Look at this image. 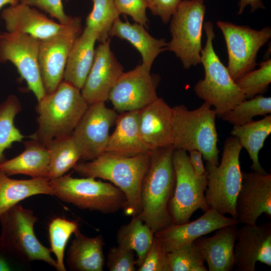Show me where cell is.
Segmentation results:
<instances>
[{
  "label": "cell",
  "instance_id": "obj_5",
  "mask_svg": "<svg viewBox=\"0 0 271 271\" xmlns=\"http://www.w3.org/2000/svg\"><path fill=\"white\" fill-rule=\"evenodd\" d=\"M203 28L207 39L201 51V63L205 77L196 84L194 91L199 98L214 106L216 116L220 117L246 98L214 50L215 33L212 23L205 22Z\"/></svg>",
  "mask_w": 271,
  "mask_h": 271
},
{
  "label": "cell",
  "instance_id": "obj_32",
  "mask_svg": "<svg viewBox=\"0 0 271 271\" xmlns=\"http://www.w3.org/2000/svg\"><path fill=\"white\" fill-rule=\"evenodd\" d=\"M21 110V104L15 95H9L0 103V164L6 160L5 151L25 138L14 124L15 118Z\"/></svg>",
  "mask_w": 271,
  "mask_h": 271
},
{
  "label": "cell",
  "instance_id": "obj_28",
  "mask_svg": "<svg viewBox=\"0 0 271 271\" xmlns=\"http://www.w3.org/2000/svg\"><path fill=\"white\" fill-rule=\"evenodd\" d=\"M49 180L47 178L13 179L0 172V217L8 210L27 198L38 194L53 196Z\"/></svg>",
  "mask_w": 271,
  "mask_h": 271
},
{
  "label": "cell",
  "instance_id": "obj_40",
  "mask_svg": "<svg viewBox=\"0 0 271 271\" xmlns=\"http://www.w3.org/2000/svg\"><path fill=\"white\" fill-rule=\"evenodd\" d=\"M19 3L35 7L48 13L64 26L70 25L74 17L67 16L64 11L62 0H19Z\"/></svg>",
  "mask_w": 271,
  "mask_h": 271
},
{
  "label": "cell",
  "instance_id": "obj_37",
  "mask_svg": "<svg viewBox=\"0 0 271 271\" xmlns=\"http://www.w3.org/2000/svg\"><path fill=\"white\" fill-rule=\"evenodd\" d=\"M235 82L246 99L263 94L271 82L270 59L261 62L258 69L247 72Z\"/></svg>",
  "mask_w": 271,
  "mask_h": 271
},
{
  "label": "cell",
  "instance_id": "obj_34",
  "mask_svg": "<svg viewBox=\"0 0 271 271\" xmlns=\"http://www.w3.org/2000/svg\"><path fill=\"white\" fill-rule=\"evenodd\" d=\"M270 112L271 97L259 94L248 100H244L220 118L237 126L249 122L255 116L265 115Z\"/></svg>",
  "mask_w": 271,
  "mask_h": 271
},
{
  "label": "cell",
  "instance_id": "obj_44",
  "mask_svg": "<svg viewBox=\"0 0 271 271\" xmlns=\"http://www.w3.org/2000/svg\"><path fill=\"white\" fill-rule=\"evenodd\" d=\"M190 161L195 174L198 176L205 175L207 171L202 161V154L197 150L189 152Z\"/></svg>",
  "mask_w": 271,
  "mask_h": 271
},
{
  "label": "cell",
  "instance_id": "obj_3",
  "mask_svg": "<svg viewBox=\"0 0 271 271\" xmlns=\"http://www.w3.org/2000/svg\"><path fill=\"white\" fill-rule=\"evenodd\" d=\"M88 106L80 90L63 80L38 101V129L30 138L46 146L54 139L70 135Z\"/></svg>",
  "mask_w": 271,
  "mask_h": 271
},
{
  "label": "cell",
  "instance_id": "obj_46",
  "mask_svg": "<svg viewBox=\"0 0 271 271\" xmlns=\"http://www.w3.org/2000/svg\"><path fill=\"white\" fill-rule=\"evenodd\" d=\"M19 3V0H0V10L3 6L9 4L10 5V6H15Z\"/></svg>",
  "mask_w": 271,
  "mask_h": 271
},
{
  "label": "cell",
  "instance_id": "obj_22",
  "mask_svg": "<svg viewBox=\"0 0 271 271\" xmlns=\"http://www.w3.org/2000/svg\"><path fill=\"white\" fill-rule=\"evenodd\" d=\"M237 224L218 229L211 237L201 236L194 241L209 271H230L235 265L234 247Z\"/></svg>",
  "mask_w": 271,
  "mask_h": 271
},
{
  "label": "cell",
  "instance_id": "obj_12",
  "mask_svg": "<svg viewBox=\"0 0 271 271\" xmlns=\"http://www.w3.org/2000/svg\"><path fill=\"white\" fill-rule=\"evenodd\" d=\"M40 42L39 39L24 33L0 34V63L10 61L16 66L38 101L46 95L38 63Z\"/></svg>",
  "mask_w": 271,
  "mask_h": 271
},
{
  "label": "cell",
  "instance_id": "obj_19",
  "mask_svg": "<svg viewBox=\"0 0 271 271\" xmlns=\"http://www.w3.org/2000/svg\"><path fill=\"white\" fill-rule=\"evenodd\" d=\"M234 266L237 271H254L256 262L271 266V223L245 224L237 233Z\"/></svg>",
  "mask_w": 271,
  "mask_h": 271
},
{
  "label": "cell",
  "instance_id": "obj_9",
  "mask_svg": "<svg viewBox=\"0 0 271 271\" xmlns=\"http://www.w3.org/2000/svg\"><path fill=\"white\" fill-rule=\"evenodd\" d=\"M172 162L176 182L168 212L172 223L179 225L189 222L196 210L201 209L205 212L209 209L204 195L207 173L197 176L187 152L182 150H174Z\"/></svg>",
  "mask_w": 271,
  "mask_h": 271
},
{
  "label": "cell",
  "instance_id": "obj_14",
  "mask_svg": "<svg viewBox=\"0 0 271 271\" xmlns=\"http://www.w3.org/2000/svg\"><path fill=\"white\" fill-rule=\"evenodd\" d=\"M142 64L123 72L111 90L108 98L115 110L122 112L140 110L158 97L157 78Z\"/></svg>",
  "mask_w": 271,
  "mask_h": 271
},
{
  "label": "cell",
  "instance_id": "obj_18",
  "mask_svg": "<svg viewBox=\"0 0 271 271\" xmlns=\"http://www.w3.org/2000/svg\"><path fill=\"white\" fill-rule=\"evenodd\" d=\"M232 224H238L232 217H227L212 208L196 220L182 224L171 223L154 233L163 248L168 252L214 230Z\"/></svg>",
  "mask_w": 271,
  "mask_h": 271
},
{
  "label": "cell",
  "instance_id": "obj_10",
  "mask_svg": "<svg viewBox=\"0 0 271 271\" xmlns=\"http://www.w3.org/2000/svg\"><path fill=\"white\" fill-rule=\"evenodd\" d=\"M206 7L203 0H183L171 17L172 39L166 50L174 52L184 68L201 63V39Z\"/></svg>",
  "mask_w": 271,
  "mask_h": 271
},
{
  "label": "cell",
  "instance_id": "obj_26",
  "mask_svg": "<svg viewBox=\"0 0 271 271\" xmlns=\"http://www.w3.org/2000/svg\"><path fill=\"white\" fill-rule=\"evenodd\" d=\"M109 36L128 41L140 53L142 64L149 70L158 55L166 50L168 43L164 38L152 37L142 25L130 24L127 19L123 22L119 17L114 21Z\"/></svg>",
  "mask_w": 271,
  "mask_h": 271
},
{
  "label": "cell",
  "instance_id": "obj_33",
  "mask_svg": "<svg viewBox=\"0 0 271 271\" xmlns=\"http://www.w3.org/2000/svg\"><path fill=\"white\" fill-rule=\"evenodd\" d=\"M93 8L86 20V26L94 31L100 43L110 38V31L119 17L114 0H92Z\"/></svg>",
  "mask_w": 271,
  "mask_h": 271
},
{
  "label": "cell",
  "instance_id": "obj_30",
  "mask_svg": "<svg viewBox=\"0 0 271 271\" xmlns=\"http://www.w3.org/2000/svg\"><path fill=\"white\" fill-rule=\"evenodd\" d=\"M132 217L128 223L122 225L118 230L116 241L118 245L136 251V262L139 266L151 246L154 234L139 215Z\"/></svg>",
  "mask_w": 271,
  "mask_h": 271
},
{
  "label": "cell",
  "instance_id": "obj_11",
  "mask_svg": "<svg viewBox=\"0 0 271 271\" xmlns=\"http://www.w3.org/2000/svg\"><path fill=\"white\" fill-rule=\"evenodd\" d=\"M216 24L224 37L228 56L227 68L235 81L254 69L258 51L270 38L271 29L266 27L256 30L221 21Z\"/></svg>",
  "mask_w": 271,
  "mask_h": 271
},
{
  "label": "cell",
  "instance_id": "obj_29",
  "mask_svg": "<svg viewBox=\"0 0 271 271\" xmlns=\"http://www.w3.org/2000/svg\"><path fill=\"white\" fill-rule=\"evenodd\" d=\"M271 132V115L261 119L241 125L233 126L232 136L237 138L242 147L247 151L252 161L251 170L261 174L267 173L261 167L258 160V153L266 138Z\"/></svg>",
  "mask_w": 271,
  "mask_h": 271
},
{
  "label": "cell",
  "instance_id": "obj_45",
  "mask_svg": "<svg viewBox=\"0 0 271 271\" xmlns=\"http://www.w3.org/2000/svg\"><path fill=\"white\" fill-rule=\"evenodd\" d=\"M238 5V15L241 14L245 7L248 5L250 6L251 12L258 9H265L261 0H239Z\"/></svg>",
  "mask_w": 271,
  "mask_h": 271
},
{
  "label": "cell",
  "instance_id": "obj_24",
  "mask_svg": "<svg viewBox=\"0 0 271 271\" xmlns=\"http://www.w3.org/2000/svg\"><path fill=\"white\" fill-rule=\"evenodd\" d=\"M96 41V33L86 26L68 56L63 80L80 90L93 62Z\"/></svg>",
  "mask_w": 271,
  "mask_h": 271
},
{
  "label": "cell",
  "instance_id": "obj_1",
  "mask_svg": "<svg viewBox=\"0 0 271 271\" xmlns=\"http://www.w3.org/2000/svg\"><path fill=\"white\" fill-rule=\"evenodd\" d=\"M150 163L151 151L132 157L105 152L90 161L78 162L73 169L81 176L108 180L119 188L126 198L124 213L133 216L141 212L142 184Z\"/></svg>",
  "mask_w": 271,
  "mask_h": 271
},
{
  "label": "cell",
  "instance_id": "obj_4",
  "mask_svg": "<svg viewBox=\"0 0 271 271\" xmlns=\"http://www.w3.org/2000/svg\"><path fill=\"white\" fill-rule=\"evenodd\" d=\"M204 102L198 108L189 110L184 105L173 107V147L174 149L200 151L207 163L218 166L219 153L216 113Z\"/></svg>",
  "mask_w": 271,
  "mask_h": 271
},
{
  "label": "cell",
  "instance_id": "obj_7",
  "mask_svg": "<svg viewBox=\"0 0 271 271\" xmlns=\"http://www.w3.org/2000/svg\"><path fill=\"white\" fill-rule=\"evenodd\" d=\"M242 148L237 138L228 137L224 142L220 165L207 162L205 168L207 181L205 197L208 205L234 219L235 201L241 184L239 155Z\"/></svg>",
  "mask_w": 271,
  "mask_h": 271
},
{
  "label": "cell",
  "instance_id": "obj_8",
  "mask_svg": "<svg viewBox=\"0 0 271 271\" xmlns=\"http://www.w3.org/2000/svg\"><path fill=\"white\" fill-rule=\"evenodd\" d=\"M38 219L32 210L15 205L0 217V241L19 261L28 265L42 260L56 269L57 262L51 255L50 248L41 244L35 235L34 226Z\"/></svg>",
  "mask_w": 271,
  "mask_h": 271
},
{
  "label": "cell",
  "instance_id": "obj_25",
  "mask_svg": "<svg viewBox=\"0 0 271 271\" xmlns=\"http://www.w3.org/2000/svg\"><path fill=\"white\" fill-rule=\"evenodd\" d=\"M67 252L66 262L70 270L102 271L105 261L103 254L105 243L99 234L93 237L85 236L78 230Z\"/></svg>",
  "mask_w": 271,
  "mask_h": 271
},
{
  "label": "cell",
  "instance_id": "obj_15",
  "mask_svg": "<svg viewBox=\"0 0 271 271\" xmlns=\"http://www.w3.org/2000/svg\"><path fill=\"white\" fill-rule=\"evenodd\" d=\"M82 32L81 19L78 17L67 32L40 40L38 63L46 94L54 92L63 81L68 54Z\"/></svg>",
  "mask_w": 271,
  "mask_h": 271
},
{
  "label": "cell",
  "instance_id": "obj_20",
  "mask_svg": "<svg viewBox=\"0 0 271 271\" xmlns=\"http://www.w3.org/2000/svg\"><path fill=\"white\" fill-rule=\"evenodd\" d=\"M1 17L7 32L28 34L40 40L67 32L78 19L75 17L70 25L64 26L49 18L36 8L20 3L5 9Z\"/></svg>",
  "mask_w": 271,
  "mask_h": 271
},
{
  "label": "cell",
  "instance_id": "obj_16",
  "mask_svg": "<svg viewBox=\"0 0 271 271\" xmlns=\"http://www.w3.org/2000/svg\"><path fill=\"white\" fill-rule=\"evenodd\" d=\"M241 184L235 201L238 223L255 225L264 214L271 218V175L241 171Z\"/></svg>",
  "mask_w": 271,
  "mask_h": 271
},
{
  "label": "cell",
  "instance_id": "obj_21",
  "mask_svg": "<svg viewBox=\"0 0 271 271\" xmlns=\"http://www.w3.org/2000/svg\"><path fill=\"white\" fill-rule=\"evenodd\" d=\"M139 112L141 133L151 150L173 146L172 107L158 97Z\"/></svg>",
  "mask_w": 271,
  "mask_h": 271
},
{
  "label": "cell",
  "instance_id": "obj_6",
  "mask_svg": "<svg viewBox=\"0 0 271 271\" xmlns=\"http://www.w3.org/2000/svg\"><path fill=\"white\" fill-rule=\"evenodd\" d=\"M95 178H74L70 174L50 180L53 196L80 209L112 214L124 209L126 198L118 187Z\"/></svg>",
  "mask_w": 271,
  "mask_h": 271
},
{
  "label": "cell",
  "instance_id": "obj_42",
  "mask_svg": "<svg viewBox=\"0 0 271 271\" xmlns=\"http://www.w3.org/2000/svg\"><path fill=\"white\" fill-rule=\"evenodd\" d=\"M152 14L167 23L177 11L182 0H145Z\"/></svg>",
  "mask_w": 271,
  "mask_h": 271
},
{
  "label": "cell",
  "instance_id": "obj_2",
  "mask_svg": "<svg viewBox=\"0 0 271 271\" xmlns=\"http://www.w3.org/2000/svg\"><path fill=\"white\" fill-rule=\"evenodd\" d=\"M173 146L151 150V163L142 184V210L139 215L154 234L172 223L169 203L174 193L176 175Z\"/></svg>",
  "mask_w": 271,
  "mask_h": 271
},
{
  "label": "cell",
  "instance_id": "obj_39",
  "mask_svg": "<svg viewBox=\"0 0 271 271\" xmlns=\"http://www.w3.org/2000/svg\"><path fill=\"white\" fill-rule=\"evenodd\" d=\"M136 270L170 271L168 252L163 248L155 236L144 261Z\"/></svg>",
  "mask_w": 271,
  "mask_h": 271
},
{
  "label": "cell",
  "instance_id": "obj_23",
  "mask_svg": "<svg viewBox=\"0 0 271 271\" xmlns=\"http://www.w3.org/2000/svg\"><path fill=\"white\" fill-rule=\"evenodd\" d=\"M115 123L116 127L109 136L105 153L132 157L151 151L141 133L139 110L121 112Z\"/></svg>",
  "mask_w": 271,
  "mask_h": 271
},
{
  "label": "cell",
  "instance_id": "obj_17",
  "mask_svg": "<svg viewBox=\"0 0 271 271\" xmlns=\"http://www.w3.org/2000/svg\"><path fill=\"white\" fill-rule=\"evenodd\" d=\"M111 39L100 43L95 49L93 62L80 91L88 105L104 102L123 67L110 48Z\"/></svg>",
  "mask_w": 271,
  "mask_h": 271
},
{
  "label": "cell",
  "instance_id": "obj_35",
  "mask_svg": "<svg viewBox=\"0 0 271 271\" xmlns=\"http://www.w3.org/2000/svg\"><path fill=\"white\" fill-rule=\"evenodd\" d=\"M76 220L56 217L51 220L48 228L50 250L56 257L58 271H66L64 263V251L68 240L72 234L79 230Z\"/></svg>",
  "mask_w": 271,
  "mask_h": 271
},
{
  "label": "cell",
  "instance_id": "obj_27",
  "mask_svg": "<svg viewBox=\"0 0 271 271\" xmlns=\"http://www.w3.org/2000/svg\"><path fill=\"white\" fill-rule=\"evenodd\" d=\"M24 144L23 152L0 164V172L9 176L24 174L32 178L49 179V158L46 147L34 139Z\"/></svg>",
  "mask_w": 271,
  "mask_h": 271
},
{
  "label": "cell",
  "instance_id": "obj_41",
  "mask_svg": "<svg viewBox=\"0 0 271 271\" xmlns=\"http://www.w3.org/2000/svg\"><path fill=\"white\" fill-rule=\"evenodd\" d=\"M119 15L125 14L133 20L148 28L149 20L146 15L147 6L145 0H114Z\"/></svg>",
  "mask_w": 271,
  "mask_h": 271
},
{
  "label": "cell",
  "instance_id": "obj_36",
  "mask_svg": "<svg viewBox=\"0 0 271 271\" xmlns=\"http://www.w3.org/2000/svg\"><path fill=\"white\" fill-rule=\"evenodd\" d=\"M170 271H207L205 260L194 241L168 252Z\"/></svg>",
  "mask_w": 271,
  "mask_h": 271
},
{
  "label": "cell",
  "instance_id": "obj_38",
  "mask_svg": "<svg viewBox=\"0 0 271 271\" xmlns=\"http://www.w3.org/2000/svg\"><path fill=\"white\" fill-rule=\"evenodd\" d=\"M134 251L118 245L110 248L106 261L110 271L136 270Z\"/></svg>",
  "mask_w": 271,
  "mask_h": 271
},
{
  "label": "cell",
  "instance_id": "obj_43",
  "mask_svg": "<svg viewBox=\"0 0 271 271\" xmlns=\"http://www.w3.org/2000/svg\"><path fill=\"white\" fill-rule=\"evenodd\" d=\"M14 263L21 264L24 266L27 264L19 261L6 249L0 241V271L11 270L14 268Z\"/></svg>",
  "mask_w": 271,
  "mask_h": 271
},
{
  "label": "cell",
  "instance_id": "obj_13",
  "mask_svg": "<svg viewBox=\"0 0 271 271\" xmlns=\"http://www.w3.org/2000/svg\"><path fill=\"white\" fill-rule=\"evenodd\" d=\"M117 116L115 110L107 108L104 102L88 105L71 134L81 159L90 161L105 152L109 128Z\"/></svg>",
  "mask_w": 271,
  "mask_h": 271
},
{
  "label": "cell",
  "instance_id": "obj_31",
  "mask_svg": "<svg viewBox=\"0 0 271 271\" xmlns=\"http://www.w3.org/2000/svg\"><path fill=\"white\" fill-rule=\"evenodd\" d=\"M46 147L49 158V180L62 176L81 159L71 134L54 139Z\"/></svg>",
  "mask_w": 271,
  "mask_h": 271
}]
</instances>
